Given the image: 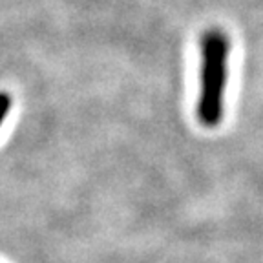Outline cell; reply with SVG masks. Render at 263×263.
<instances>
[{
	"mask_svg": "<svg viewBox=\"0 0 263 263\" xmlns=\"http://www.w3.org/2000/svg\"><path fill=\"white\" fill-rule=\"evenodd\" d=\"M229 53L230 41L225 31L210 28L201 35L197 119L206 128H216L223 121L227 77H229Z\"/></svg>",
	"mask_w": 263,
	"mask_h": 263,
	"instance_id": "1",
	"label": "cell"
},
{
	"mask_svg": "<svg viewBox=\"0 0 263 263\" xmlns=\"http://www.w3.org/2000/svg\"><path fill=\"white\" fill-rule=\"evenodd\" d=\"M13 106V99L8 91H0V126L4 124L6 117H8L9 110Z\"/></svg>",
	"mask_w": 263,
	"mask_h": 263,
	"instance_id": "2",
	"label": "cell"
}]
</instances>
